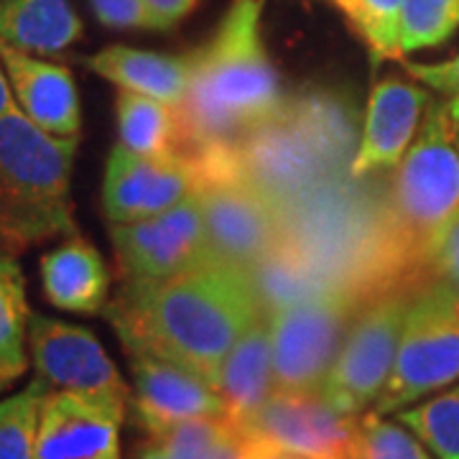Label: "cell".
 I'll list each match as a JSON object with an SVG mask.
<instances>
[{"label": "cell", "instance_id": "cell-1", "mask_svg": "<svg viewBox=\"0 0 459 459\" xmlns=\"http://www.w3.org/2000/svg\"><path fill=\"white\" fill-rule=\"evenodd\" d=\"M261 312L247 271L212 263L161 283H123L102 309L128 355L181 365L214 388L230 350Z\"/></svg>", "mask_w": 459, "mask_h": 459}, {"label": "cell", "instance_id": "cell-2", "mask_svg": "<svg viewBox=\"0 0 459 459\" xmlns=\"http://www.w3.org/2000/svg\"><path fill=\"white\" fill-rule=\"evenodd\" d=\"M261 21L263 0H232L212 39L195 49V74L179 105L189 153L207 143H235L286 110Z\"/></svg>", "mask_w": 459, "mask_h": 459}, {"label": "cell", "instance_id": "cell-3", "mask_svg": "<svg viewBox=\"0 0 459 459\" xmlns=\"http://www.w3.org/2000/svg\"><path fill=\"white\" fill-rule=\"evenodd\" d=\"M383 214L395 283L413 291L429 281L431 255L459 214L457 126L446 102L429 105L419 138L395 166Z\"/></svg>", "mask_w": 459, "mask_h": 459}, {"label": "cell", "instance_id": "cell-4", "mask_svg": "<svg viewBox=\"0 0 459 459\" xmlns=\"http://www.w3.org/2000/svg\"><path fill=\"white\" fill-rule=\"evenodd\" d=\"M80 138L41 131L13 108L0 115V253L18 255L51 238L77 235L72 166Z\"/></svg>", "mask_w": 459, "mask_h": 459}, {"label": "cell", "instance_id": "cell-5", "mask_svg": "<svg viewBox=\"0 0 459 459\" xmlns=\"http://www.w3.org/2000/svg\"><path fill=\"white\" fill-rule=\"evenodd\" d=\"M459 380V291L427 281L411 299L401 344L373 411L398 413L413 401Z\"/></svg>", "mask_w": 459, "mask_h": 459}, {"label": "cell", "instance_id": "cell-6", "mask_svg": "<svg viewBox=\"0 0 459 459\" xmlns=\"http://www.w3.org/2000/svg\"><path fill=\"white\" fill-rule=\"evenodd\" d=\"M413 294L416 291L383 294L358 309L342 350L319 391L334 409L360 416L376 403L394 370Z\"/></svg>", "mask_w": 459, "mask_h": 459}, {"label": "cell", "instance_id": "cell-7", "mask_svg": "<svg viewBox=\"0 0 459 459\" xmlns=\"http://www.w3.org/2000/svg\"><path fill=\"white\" fill-rule=\"evenodd\" d=\"M362 304L347 291L316 296L271 316L273 391L319 394Z\"/></svg>", "mask_w": 459, "mask_h": 459}, {"label": "cell", "instance_id": "cell-8", "mask_svg": "<svg viewBox=\"0 0 459 459\" xmlns=\"http://www.w3.org/2000/svg\"><path fill=\"white\" fill-rule=\"evenodd\" d=\"M117 276L123 283H161L210 265L197 195L135 222H110Z\"/></svg>", "mask_w": 459, "mask_h": 459}, {"label": "cell", "instance_id": "cell-9", "mask_svg": "<svg viewBox=\"0 0 459 459\" xmlns=\"http://www.w3.org/2000/svg\"><path fill=\"white\" fill-rule=\"evenodd\" d=\"M29 342L36 373L51 391L82 395L126 419L128 385L90 329L31 314Z\"/></svg>", "mask_w": 459, "mask_h": 459}, {"label": "cell", "instance_id": "cell-10", "mask_svg": "<svg viewBox=\"0 0 459 459\" xmlns=\"http://www.w3.org/2000/svg\"><path fill=\"white\" fill-rule=\"evenodd\" d=\"M204 217L212 265L247 271L281 238V207L247 179L212 181L195 189Z\"/></svg>", "mask_w": 459, "mask_h": 459}, {"label": "cell", "instance_id": "cell-11", "mask_svg": "<svg viewBox=\"0 0 459 459\" xmlns=\"http://www.w3.org/2000/svg\"><path fill=\"white\" fill-rule=\"evenodd\" d=\"M360 416L337 411L322 394L273 391L240 434L271 439L309 459H350Z\"/></svg>", "mask_w": 459, "mask_h": 459}, {"label": "cell", "instance_id": "cell-12", "mask_svg": "<svg viewBox=\"0 0 459 459\" xmlns=\"http://www.w3.org/2000/svg\"><path fill=\"white\" fill-rule=\"evenodd\" d=\"M238 148L247 181L279 207L307 195L332 169L309 133L289 113V102L283 113L247 131Z\"/></svg>", "mask_w": 459, "mask_h": 459}, {"label": "cell", "instance_id": "cell-13", "mask_svg": "<svg viewBox=\"0 0 459 459\" xmlns=\"http://www.w3.org/2000/svg\"><path fill=\"white\" fill-rule=\"evenodd\" d=\"M189 195H195L189 159H146L120 143L110 151L102 181V210L110 222L146 220Z\"/></svg>", "mask_w": 459, "mask_h": 459}, {"label": "cell", "instance_id": "cell-14", "mask_svg": "<svg viewBox=\"0 0 459 459\" xmlns=\"http://www.w3.org/2000/svg\"><path fill=\"white\" fill-rule=\"evenodd\" d=\"M131 370L135 380V416L148 437H156L166 427L195 419V416H225L220 391L197 373L153 358L131 355Z\"/></svg>", "mask_w": 459, "mask_h": 459}, {"label": "cell", "instance_id": "cell-15", "mask_svg": "<svg viewBox=\"0 0 459 459\" xmlns=\"http://www.w3.org/2000/svg\"><path fill=\"white\" fill-rule=\"evenodd\" d=\"M115 411L82 395L49 391L41 406L33 459H120Z\"/></svg>", "mask_w": 459, "mask_h": 459}, {"label": "cell", "instance_id": "cell-16", "mask_svg": "<svg viewBox=\"0 0 459 459\" xmlns=\"http://www.w3.org/2000/svg\"><path fill=\"white\" fill-rule=\"evenodd\" d=\"M0 65L8 74L21 113L41 131L59 138H80L82 113L72 72L62 65L36 59L0 39Z\"/></svg>", "mask_w": 459, "mask_h": 459}, {"label": "cell", "instance_id": "cell-17", "mask_svg": "<svg viewBox=\"0 0 459 459\" xmlns=\"http://www.w3.org/2000/svg\"><path fill=\"white\" fill-rule=\"evenodd\" d=\"M427 105L429 92L424 87L403 82L398 77L377 82L370 92L365 131L350 174L355 179H362L377 169H395L401 164L413 143Z\"/></svg>", "mask_w": 459, "mask_h": 459}, {"label": "cell", "instance_id": "cell-18", "mask_svg": "<svg viewBox=\"0 0 459 459\" xmlns=\"http://www.w3.org/2000/svg\"><path fill=\"white\" fill-rule=\"evenodd\" d=\"M217 391L222 398L225 419L238 431L273 394V334L271 316L265 312L250 322V327L230 350L220 368Z\"/></svg>", "mask_w": 459, "mask_h": 459}, {"label": "cell", "instance_id": "cell-19", "mask_svg": "<svg viewBox=\"0 0 459 459\" xmlns=\"http://www.w3.org/2000/svg\"><path fill=\"white\" fill-rule=\"evenodd\" d=\"M84 65L102 80L117 84V90H131L179 108L195 74V51L159 54L131 47H108L87 56Z\"/></svg>", "mask_w": 459, "mask_h": 459}, {"label": "cell", "instance_id": "cell-20", "mask_svg": "<svg viewBox=\"0 0 459 459\" xmlns=\"http://www.w3.org/2000/svg\"><path fill=\"white\" fill-rule=\"evenodd\" d=\"M41 283L56 309L100 314L108 307L110 273L98 247L80 235H69L66 243L41 258Z\"/></svg>", "mask_w": 459, "mask_h": 459}, {"label": "cell", "instance_id": "cell-21", "mask_svg": "<svg viewBox=\"0 0 459 459\" xmlns=\"http://www.w3.org/2000/svg\"><path fill=\"white\" fill-rule=\"evenodd\" d=\"M117 138L138 156L146 159H186L189 135L179 108L131 90H117L115 98Z\"/></svg>", "mask_w": 459, "mask_h": 459}, {"label": "cell", "instance_id": "cell-22", "mask_svg": "<svg viewBox=\"0 0 459 459\" xmlns=\"http://www.w3.org/2000/svg\"><path fill=\"white\" fill-rule=\"evenodd\" d=\"M82 31L69 0H0V39L21 51L56 56Z\"/></svg>", "mask_w": 459, "mask_h": 459}, {"label": "cell", "instance_id": "cell-23", "mask_svg": "<svg viewBox=\"0 0 459 459\" xmlns=\"http://www.w3.org/2000/svg\"><path fill=\"white\" fill-rule=\"evenodd\" d=\"M253 289L258 294L261 309L265 314H276L286 307L309 301L316 296L340 291L332 281L316 271L299 247L281 235L276 246L271 247L253 268H247Z\"/></svg>", "mask_w": 459, "mask_h": 459}, {"label": "cell", "instance_id": "cell-24", "mask_svg": "<svg viewBox=\"0 0 459 459\" xmlns=\"http://www.w3.org/2000/svg\"><path fill=\"white\" fill-rule=\"evenodd\" d=\"M31 309L26 301V279L16 255L0 253V380L8 385L26 373L23 340L29 334Z\"/></svg>", "mask_w": 459, "mask_h": 459}, {"label": "cell", "instance_id": "cell-25", "mask_svg": "<svg viewBox=\"0 0 459 459\" xmlns=\"http://www.w3.org/2000/svg\"><path fill=\"white\" fill-rule=\"evenodd\" d=\"M289 113L309 133L332 169L347 164V153L355 143V123L344 105L325 95H307L289 105Z\"/></svg>", "mask_w": 459, "mask_h": 459}, {"label": "cell", "instance_id": "cell-26", "mask_svg": "<svg viewBox=\"0 0 459 459\" xmlns=\"http://www.w3.org/2000/svg\"><path fill=\"white\" fill-rule=\"evenodd\" d=\"M398 421L437 459H459V385L419 406L398 411Z\"/></svg>", "mask_w": 459, "mask_h": 459}, {"label": "cell", "instance_id": "cell-27", "mask_svg": "<svg viewBox=\"0 0 459 459\" xmlns=\"http://www.w3.org/2000/svg\"><path fill=\"white\" fill-rule=\"evenodd\" d=\"M342 11L350 26L365 41L373 62L401 59V18L403 0H332Z\"/></svg>", "mask_w": 459, "mask_h": 459}, {"label": "cell", "instance_id": "cell-28", "mask_svg": "<svg viewBox=\"0 0 459 459\" xmlns=\"http://www.w3.org/2000/svg\"><path fill=\"white\" fill-rule=\"evenodd\" d=\"M49 383L36 376L21 394L0 403V459H33L41 406Z\"/></svg>", "mask_w": 459, "mask_h": 459}, {"label": "cell", "instance_id": "cell-29", "mask_svg": "<svg viewBox=\"0 0 459 459\" xmlns=\"http://www.w3.org/2000/svg\"><path fill=\"white\" fill-rule=\"evenodd\" d=\"M459 29V0H403L401 51L434 49Z\"/></svg>", "mask_w": 459, "mask_h": 459}, {"label": "cell", "instance_id": "cell-30", "mask_svg": "<svg viewBox=\"0 0 459 459\" xmlns=\"http://www.w3.org/2000/svg\"><path fill=\"white\" fill-rule=\"evenodd\" d=\"M350 459H431V455L413 431L403 429V424L398 427L370 411L360 416Z\"/></svg>", "mask_w": 459, "mask_h": 459}, {"label": "cell", "instance_id": "cell-31", "mask_svg": "<svg viewBox=\"0 0 459 459\" xmlns=\"http://www.w3.org/2000/svg\"><path fill=\"white\" fill-rule=\"evenodd\" d=\"M232 431L235 427L225 416H195L166 427L156 437H151V442L159 444L174 459H202Z\"/></svg>", "mask_w": 459, "mask_h": 459}, {"label": "cell", "instance_id": "cell-32", "mask_svg": "<svg viewBox=\"0 0 459 459\" xmlns=\"http://www.w3.org/2000/svg\"><path fill=\"white\" fill-rule=\"evenodd\" d=\"M102 26L115 31H169L146 0H90Z\"/></svg>", "mask_w": 459, "mask_h": 459}, {"label": "cell", "instance_id": "cell-33", "mask_svg": "<svg viewBox=\"0 0 459 459\" xmlns=\"http://www.w3.org/2000/svg\"><path fill=\"white\" fill-rule=\"evenodd\" d=\"M429 281H442L459 291V214L452 220L431 255Z\"/></svg>", "mask_w": 459, "mask_h": 459}, {"label": "cell", "instance_id": "cell-34", "mask_svg": "<svg viewBox=\"0 0 459 459\" xmlns=\"http://www.w3.org/2000/svg\"><path fill=\"white\" fill-rule=\"evenodd\" d=\"M406 72L416 82H421L434 92H442L446 98L459 95V54L437 65H406Z\"/></svg>", "mask_w": 459, "mask_h": 459}, {"label": "cell", "instance_id": "cell-35", "mask_svg": "<svg viewBox=\"0 0 459 459\" xmlns=\"http://www.w3.org/2000/svg\"><path fill=\"white\" fill-rule=\"evenodd\" d=\"M240 459H309L304 455H296L291 449L281 446V444L263 439V437H246L240 442Z\"/></svg>", "mask_w": 459, "mask_h": 459}, {"label": "cell", "instance_id": "cell-36", "mask_svg": "<svg viewBox=\"0 0 459 459\" xmlns=\"http://www.w3.org/2000/svg\"><path fill=\"white\" fill-rule=\"evenodd\" d=\"M199 0H146V5L161 18L166 23V29H174L181 18L189 16L197 8Z\"/></svg>", "mask_w": 459, "mask_h": 459}, {"label": "cell", "instance_id": "cell-37", "mask_svg": "<svg viewBox=\"0 0 459 459\" xmlns=\"http://www.w3.org/2000/svg\"><path fill=\"white\" fill-rule=\"evenodd\" d=\"M240 442H243V434L235 429L222 442L214 444L212 449L202 459H240Z\"/></svg>", "mask_w": 459, "mask_h": 459}, {"label": "cell", "instance_id": "cell-38", "mask_svg": "<svg viewBox=\"0 0 459 459\" xmlns=\"http://www.w3.org/2000/svg\"><path fill=\"white\" fill-rule=\"evenodd\" d=\"M5 69L0 65V115L11 113L16 105V98H13V90H11V82H8V74H3Z\"/></svg>", "mask_w": 459, "mask_h": 459}, {"label": "cell", "instance_id": "cell-39", "mask_svg": "<svg viewBox=\"0 0 459 459\" xmlns=\"http://www.w3.org/2000/svg\"><path fill=\"white\" fill-rule=\"evenodd\" d=\"M138 459H174V457H171V455H169L166 449H161V446H159L156 442H148L146 449H143V452L138 455Z\"/></svg>", "mask_w": 459, "mask_h": 459}, {"label": "cell", "instance_id": "cell-40", "mask_svg": "<svg viewBox=\"0 0 459 459\" xmlns=\"http://www.w3.org/2000/svg\"><path fill=\"white\" fill-rule=\"evenodd\" d=\"M446 108H449V115H452L455 126H459V95H457V98L446 100Z\"/></svg>", "mask_w": 459, "mask_h": 459}, {"label": "cell", "instance_id": "cell-41", "mask_svg": "<svg viewBox=\"0 0 459 459\" xmlns=\"http://www.w3.org/2000/svg\"><path fill=\"white\" fill-rule=\"evenodd\" d=\"M457 148H459V126H457Z\"/></svg>", "mask_w": 459, "mask_h": 459}, {"label": "cell", "instance_id": "cell-42", "mask_svg": "<svg viewBox=\"0 0 459 459\" xmlns=\"http://www.w3.org/2000/svg\"><path fill=\"white\" fill-rule=\"evenodd\" d=\"M0 388H5V383H3V380H0Z\"/></svg>", "mask_w": 459, "mask_h": 459}]
</instances>
